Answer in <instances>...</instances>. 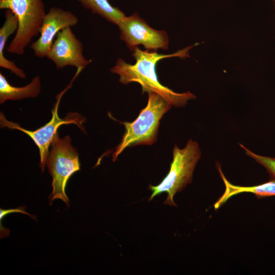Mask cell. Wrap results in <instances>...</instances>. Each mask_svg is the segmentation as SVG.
Wrapping results in <instances>:
<instances>
[{
  "mask_svg": "<svg viewBox=\"0 0 275 275\" xmlns=\"http://www.w3.org/2000/svg\"><path fill=\"white\" fill-rule=\"evenodd\" d=\"M86 9L91 10L93 13L97 14L107 21L117 25L124 13L118 8L113 6L108 0H76Z\"/></svg>",
  "mask_w": 275,
  "mask_h": 275,
  "instance_id": "13",
  "label": "cell"
},
{
  "mask_svg": "<svg viewBox=\"0 0 275 275\" xmlns=\"http://www.w3.org/2000/svg\"><path fill=\"white\" fill-rule=\"evenodd\" d=\"M50 148L46 164L52 178V191L49 197L50 204L54 200L60 199L69 206L65 188L69 178L80 170L78 153L72 146L70 137L61 138L58 133L53 138Z\"/></svg>",
  "mask_w": 275,
  "mask_h": 275,
  "instance_id": "4",
  "label": "cell"
},
{
  "mask_svg": "<svg viewBox=\"0 0 275 275\" xmlns=\"http://www.w3.org/2000/svg\"><path fill=\"white\" fill-rule=\"evenodd\" d=\"M240 146L245 151V154L254 159L257 162L262 166L269 173L272 179H275V158L259 155L254 153L239 144Z\"/></svg>",
  "mask_w": 275,
  "mask_h": 275,
  "instance_id": "14",
  "label": "cell"
},
{
  "mask_svg": "<svg viewBox=\"0 0 275 275\" xmlns=\"http://www.w3.org/2000/svg\"><path fill=\"white\" fill-rule=\"evenodd\" d=\"M198 44L196 43L169 54H160L156 51L147 50L144 51L137 47L132 54L136 60L134 64H128L123 59H119L115 66L111 69V72L119 75V81L122 84L138 82L142 87L143 93L145 92H153L162 97L172 105L183 106L189 100L195 99V95L189 92L176 93L162 85L158 80L155 67L159 61L165 58L189 57V50Z\"/></svg>",
  "mask_w": 275,
  "mask_h": 275,
  "instance_id": "1",
  "label": "cell"
},
{
  "mask_svg": "<svg viewBox=\"0 0 275 275\" xmlns=\"http://www.w3.org/2000/svg\"><path fill=\"white\" fill-rule=\"evenodd\" d=\"M0 9L11 10L18 19L17 30L7 51L22 55L40 32L46 14L44 3L42 0H0Z\"/></svg>",
  "mask_w": 275,
  "mask_h": 275,
  "instance_id": "5",
  "label": "cell"
},
{
  "mask_svg": "<svg viewBox=\"0 0 275 275\" xmlns=\"http://www.w3.org/2000/svg\"><path fill=\"white\" fill-rule=\"evenodd\" d=\"M18 28V19L16 15L10 10L5 12V21L0 29V67L10 71L21 78H25L24 71L18 67L14 62L8 60L4 54L7 41Z\"/></svg>",
  "mask_w": 275,
  "mask_h": 275,
  "instance_id": "11",
  "label": "cell"
},
{
  "mask_svg": "<svg viewBox=\"0 0 275 275\" xmlns=\"http://www.w3.org/2000/svg\"><path fill=\"white\" fill-rule=\"evenodd\" d=\"M201 156L199 144L192 140H189L183 149L175 145L173 160L167 176L157 185L149 186L148 188L152 191L149 201L160 194L167 193V197L164 204L176 206L174 196L191 183L194 171Z\"/></svg>",
  "mask_w": 275,
  "mask_h": 275,
  "instance_id": "3",
  "label": "cell"
},
{
  "mask_svg": "<svg viewBox=\"0 0 275 275\" xmlns=\"http://www.w3.org/2000/svg\"><path fill=\"white\" fill-rule=\"evenodd\" d=\"M120 38L125 41L128 48L133 51L139 45H142L149 51L168 48L169 38L166 32L150 27L136 13L124 17L118 25Z\"/></svg>",
  "mask_w": 275,
  "mask_h": 275,
  "instance_id": "7",
  "label": "cell"
},
{
  "mask_svg": "<svg viewBox=\"0 0 275 275\" xmlns=\"http://www.w3.org/2000/svg\"><path fill=\"white\" fill-rule=\"evenodd\" d=\"M77 17L69 11L51 7L44 17L39 38L30 45L34 55L40 58L46 57L53 40L62 30L76 25Z\"/></svg>",
  "mask_w": 275,
  "mask_h": 275,
  "instance_id": "9",
  "label": "cell"
},
{
  "mask_svg": "<svg viewBox=\"0 0 275 275\" xmlns=\"http://www.w3.org/2000/svg\"><path fill=\"white\" fill-rule=\"evenodd\" d=\"M148 93L147 104L136 119L131 122H121L125 132L113 154V161L128 147L150 146L156 141L160 121L172 105L159 95L153 92Z\"/></svg>",
  "mask_w": 275,
  "mask_h": 275,
  "instance_id": "2",
  "label": "cell"
},
{
  "mask_svg": "<svg viewBox=\"0 0 275 275\" xmlns=\"http://www.w3.org/2000/svg\"><path fill=\"white\" fill-rule=\"evenodd\" d=\"M218 171L225 183V190L223 195L215 203L214 207L217 209L231 197L242 193H250L255 194L258 198L275 196V179L263 184L253 186H241L232 184L224 175L220 167Z\"/></svg>",
  "mask_w": 275,
  "mask_h": 275,
  "instance_id": "10",
  "label": "cell"
},
{
  "mask_svg": "<svg viewBox=\"0 0 275 275\" xmlns=\"http://www.w3.org/2000/svg\"><path fill=\"white\" fill-rule=\"evenodd\" d=\"M78 75L76 73L72 81L68 86L57 97V100L51 110L52 117L50 120L43 126L34 130L31 131L21 127L19 124L8 121L3 115L1 114V124L2 127H7L9 129H15L23 132L28 135L38 147L40 154V166L42 171L44 170L46 160L49 154V148L51 142L58 133V128L63 124H75L81 130H84L82 126L85 122V118L77 113H69L64 119H61L58 115V107L62 96L72 85L74 79Z\"/></svg>",
  "mask_w": 275,
  "mask_h": 275,
  "instance_id": "6",
  "label": "cell"
},
{
  "mask_svg": "<svg viewBox=\"0 0 275 275\" xmlns=\"http://www.w3.org/2000/svg\"><path fill=\"white\" fill-rule=\"evenodd\" d=\"M41 82L39 76L34 77L27 85L16 87L12 86L5 76L0 73V102L7 100H19L24 98H34L40 92Z\"/></svg>",
  "mask_w": 275,
  "mask_h": 275,
  "instance_id": "12",
  "label": "cell"
},
{
  "mask_svg": "<svg viewBox=\"0 0 275 275\" xmlns=\"http://www.w3.org/2000/svg\"><path fill=\"white\" fill-rule=\"evenodd\" d=\"M46 58L57 69L70 66L84 69L92 61L85 58L82 44L71 27L62 30L57 34Z\"/></svg>",
  "mask_w": 275,
  "mask_h": 275,
  "instance_id": "8",
  "label": "cell"
},
{
  "mask_svg": "<svg viewBox=\"0 0 275 275\" xmlns=\"http://www.w3.org/2000/svg\"><path fill=\"white\" fill-rule=\"evenodd\" d=\"M15 212H18V213H21L25 214H27L31 216L33 219H35V216L34 215H31L28 213L26 211L24 210V208L23 207H19L15 209H1L0 210V219L1 221L3 218L7 214L11 213H15Z\"/></svg>",
  "mask_w": 275,
  "mask_h": 275,
  "instance_id": "15",
  "label": "cell"
}]
</instances>
